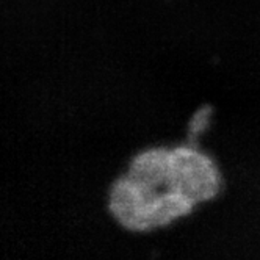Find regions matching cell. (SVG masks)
Here are the masks:
<instances>
[{"label":"cell","instance_id":"obj_1","mask_svg":"<svg viewBox=\"0 0 260 260\" xmlns=\"http://www.w3.org/2000/svg\"><path fill=\"white\" fill-rule=\"evenodd\" d=\"M222 188L216 160L190 144L151 146L137 152L113 182L108 209L135 234L165 229L215 199Z\"/></svg>","mask_w":260,"mask_h":260}]
</instances>
